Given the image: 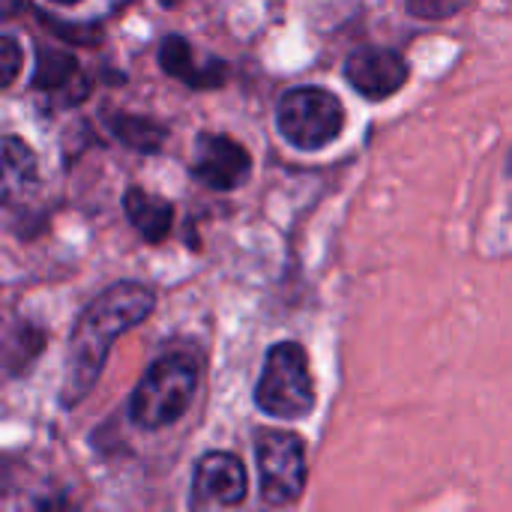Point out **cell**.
Wrapping results in <instances>:
<instances>
[{
  "label": "cell",
  "mask_w": 512,
  "mask_h": 512,
  "mask_svg": "<svg viewBox=\"0 0 512 512\" xmlns=\"http://www.w3.org/2000/svg\"><path fill=\"white\" fill-rule=\"evenodd\" d=\"M36 512H81V510H78V504H75L69 495L57 492V495L42 498V501H39V507H36Z\"/></svg>",
  "instance_id": "16"
},
{
  "label": "cell",
  "mask_w": 512,
  "mask_h": 512,
  "mask_svg": "<svg viewBox=\"0 0 512 512\" xmlns=\"http://www.w3.org/2000/svg\"><path fill=\"white\" fill-rule=\"evenodd\" d=\"M105 126L120 144L141 150V153H159L165 144V135H168V129L162 123H156L150 117H138V114H123V111H108Z\"/></svg>",
  "instance_id": "12"
},
{
  "label": "cell",
  "mask_w": 512,
  "mask_h": 512,
  "mask_svg": "<svg viewBox=\"0 0 512 512\" xmlns=\"http://www.w3.org/2000/svg\"><path fill=\"white\" fill-rule=\"evenodd\" d=\"M159 66L171 78H177L195 90H210V87H219L225 81V63H219L216 57H207V63H198L192 54V45L183 36H165L162 39Z\"/></svg>",
  "instance_id": "10"
},
{
  "label": "cell",
  "mask_w": 512,
  "mask_h": 512,
  "mask_svg": "<svg viewBox=\"0 0 512 512\" xmlns=\"http://www.w3.org/2000/svg\"><path fill=\"white\" fill-rule=\"evenodd\" d=\"M315 381L309 357L297 342H279L267 351L255 387V405L276 420H303L315 408Z\"/></svg>",
  "instance_id": "3"
},
{
  "label": "cell",
  "mask_w": 512,
  "mask_h": 512,
  "mask_svg": "<svg viewBox=\"0 0 512 512\" xmlns=\"http://www.w3.org/2000/svg\"><path fill=\"white\" fill-rule=\"evenodd\" d=\"M78 78H81L78 60L69 51H63V48H39L36 51V69H33V78H30L33 90L57 93V90H66Z\"/></svg>",
  "instance_id": "13"
},
{
  "label": "cell",
  "mask_w": 512,
  "mask_h": 512,
  "mask_svg": "<svg viewBox=\"0 0 512 512\" xmlns=\"http://www.w3.org/2000/svg\"><path fill=\"white\" fill-rule=\"evenodd\" d=\"M408 12L417 15V18H426V21H438V18H450L456 12H462V3H429V0H417V3H408Z\"/></svg>",
  "instance_id": "15"
},
{
  "label": "cell",
  "mask_w": 512,
  "mask_h": 512,
  "mask_svg": "<svg viewBox=\"0 0 512 512\" xmlns=\"http://www.w3.org/2000/svg\"><path fill=\"white\" fill-rule=\"evenodd\" d=\"M123 213L129 219V225L147 240V243H159L171 225H174V207L168 198L162 195H150L141 186H129L123 192Z\"/></svg>",
  "instance_id": "11"
},
{
  "label": "cell",
  "mask_w": 512,
  "mask_h": 512,
  "mask_svg": "<svg viewBox=\"0 0 512 512\" xmlns=\"http://www.w3.org/2000/svg\"><path fill=\"white\" fill-rule=\"evenodd\" d=\"M153 306L156 294L141 282H117L87 303L69 339L66 378L60 390L63 408L78 405L96 387L114 342L126 330H135L141 321H147Z\"/></svg>",
  "instance_id": "1"
},
{
  "label": "cell",
  "mask_w": 512,
  "mask_h": 512,
  "mask_svg": "<svg viewBox=\"0 0 512 512\" xmlns=\"http://www.w3.org/2000/svg\"><path fill=\"white\" fill-rule=\"evenodd\" d=\"M252 171V156L249 150L219 132H201L195 141V156H192V177L201 180L204 186L216 192H231L249 180Z\"/></svg>",
  "instance_id": "7"
},
{
  "label": "cell",
  "mask_w": 512,
  "mask_h": 512,
  "mask_svg": "<svg viewBox=\"0 0 512 512\" xmlns=\"http://www.w3.org/2000/svg\"><path fill=\"white\" fill-rule=\"evenodd\" d=\"M24 66V48L15 36H6L0 33V93L18 78Z\"/></svg>",
  "instance_id": "14"
},
{
  "label": "cell",
  "mask_w": 512,
  "mask_h": 512,
  "mask_svg": "<svg viewBox=\"0 0 512 512\" xmlns=\"http://www.w3.org/2000/svg\"><path fill=\"white\" fill-rule=\"evenodd\" d=\"M39 189V162L18 135H0V207L24 204Z\"/></svg>",
  "instance_id": "9"
},
{
  "label": "cell",
  "mask_w": 512,
  "mask_h": 512,
  "mask_svg": "<svg viewBox=\"0 0 512 512\" xmlns=\"http://www.w3.org/2000/svg\"><path fill=\"white\" fill-rule=\"evenodd\" d=\"M408 60L396 51V48H384V45H363L357 51H351V57L345 60V78L348 84L372 102H381L393 93H399L408 84Z\"/></svg>",
  "instance_id": "8"
},
{
  "label": "cell",
  "mask_w": 512,
  "mask_h": 512,
  "mask_svg": "<svg viewBox=\"0 0 512 512\" xmlns=\"http://www.w3.org/2000/svg\"><path fill=\"white\" fill-rule=\"evenodd\" d=\"M261 498L270 507H291L306 492V444L294 432H261L255 438Z\"/></svg>",
  "instance_id": "5"
},
{
  "label": "cell",
  "mask_w": 512,
  "mask_h": 512,
  "mask_svg": "<svg viewBox=\"0 0 512 512\" xmlns=\"http://www.w3.org/2000/svg\"><path fill=\"white\" fill-rule=\"evenodd\" d=\"M276 126L282 138L300 150H321L345 129V108L336 93L324 87H294L276 105Z\"/></svg>",
  "instance_id": "4"
},
{
  "label": "cell",
  "mask_w": 512,
  "mask_h": 512,
  "mask_svg": "<svg viewBox=\"0 0 512 512\" xmlns=\"http://www.w3.org/2000/svg\"><path fill=\"white\" fill-rule=\"evenodd\" d=\"M198 393V363L183 354L156 360L129 399V417L138 429L159 432L177 423Z\"/></svg>",
  "instance_id": "2"
},
{
  "label": "cell",
  "mask_w": 512,
  "mask_h": 512,
  "mask_svg": "<svg viewBox=\"0 0 512 512\" xmlns=\"http://www.w3.org/2000/svg\"><path fill=\"white\" fill-rule=\"evenodd\" d=\"M249 495L246 465L222 450L201 456L192 474L189 507L192 512H234Z\"/></svg>",
  "instance_id": "6"
}]
</instances>
